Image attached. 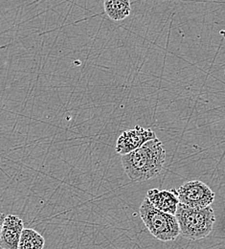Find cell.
I'll return each mask as SVG.
<instances>
[{
	"mask_svg": "<svg viewBox=\"0 0 225 249\" xmlns=\"http://www.w3.org/2000/svg\"><path fill=\"white\" fill-rule=\"evenodd\" d=\"M121 160L129 179L142 182L160 175L166 162V150L160 140L156 138L128 155L122 156Z\"/></svg>",
	"mask_w": 225,
	"mask_h": 249,
	"instance_id": "obj_1",
	"label": "cell"
},
{
	"mask_svg": "<svg viewBox=\"0 0 225 249\" xmlns=\"http://www.w3.org/2000/svg\"><path fill=\"white\" fill-rule=\"evenodd\" d=\"M174 216L178 222L180 235L191 241L201 240L209 236L216 221L211 206L193 209L178 203Z\"/></svg>",
	"mask_w": 225,
	"mask_h": 249,
	"instance_id": "obj_2",
	"label": "cell"
},
{
	"mask_svg": "<svg viewBox=\"0 0 225 249\" xmlns=\"http://www.w3.org/2000/svg\"><path fill=\"white\" fill-rule=\"evenodd\" d=\"M139 215L151 234L161 242L174 241L180 235L175 216L154 207L147 196L139 207Z\"/></svg>",
	"mask_w": 225,
	"mask_h": 249,
	"instance_id": "obj_3",
	"label": "cell"
},
{
	"mask_svg": "<svg viewBox=\"0 0 225 249\" xmlns=\"http://www.w3.org/2000/svg\"><path fill=\"white\" fill-rule=\"evenodd\" d=\"M179 203L193 209L211 206L215 199V193L200 180H191L175 189Z\"/></svg>",
	"mask_w": 225,
	"mask_h": 249,
	"instance_id": "obj_4",
	"label": "cell"
},
{
	"mask_svg": "<svg viewBox=\"0 0 225 249\" xmlns=\"http://www.w3.org/2000/svg\"><path fill=\"white\" fill-rule=\"evenodd\" d=\"M156 138H157L156 132L151 128L135 125L133 128L125 130L120 134L116 142L115 150L117 154L125 156L142 147L148 141Z\"/></svg>",
	"mask_w": 225,
	"mask_h": 249,
	"instance_id": "obj_5",
	"label": "cell"
},
{
	"mask_svg": "<svg viewBox=\"0 0 225 249\" xmlns=\"http://www.w3.org/2000/svg\"><path fill=\"white\" fill-rule=\"evenodd\" d=\"M23 231V220L17 216L8 215L4 218L0 244L2 249H17Z\"/></svg>",
	"mask_w": 225,
	"mask_h": 249,
	"instance_id": "obj_6",
	"label": "cell"
},
{
	"mask_svg": "<svg viewBox=\"0 0 225 249\" xmlns=\"http://www.w3.org/2000/svg\"><path fill=\"white\" fill-rule=\"evenodd\" d=\"M146 196L153 204V206L156 207V209L171 215H175L179 203L177 195L175 193V189H173L171 191H160L156 188H154L148 191Z\"/></svg>",
	"mask_w": 225,
	"mask_h": 249,
	"instance_id": "obj_7",
	"label": "cell"
},
{
	"mask_svg": "<svg viewBox=\"0 0 225 249\" xmlns=\"http://www.w3.org/2000/svg\"><path fill=\"white\" fill-rule=\"evenodd\" d=\"M104 9L110 19L121 21L130 15L131 4L130 0H104Z\"/></svg>",
	"mask_w": 225,
	"mask_h": 249,
	"instance_id": "obj_8",
	"label": "cell"
},
{
	"mask_svg": "<svg viewBox=\"0 0 225 249\" xmlns=\"http://www.w3.org/2000/svg\"><path fill=\"white\" fill-rule=\"evenodd\" d=\"M44 238L34 229H23L17 249H43Z\"/></svg>",
	"mask_w": 225,
	"mask_h": 249,
	"instance_id": "obj_9",
	"label": "cell"
},
{
	"mask_svg": "<svg viewBox=\"0 0 225 249\" xmlns=\"http://www.w3.org/2000/svg\"><path fill=\"white\" fill-rule=\"evenodd\" d=\"M5 215L0 213V238H1V231H2V225H3V221H4V218H5ZM0 249H2L1 248V244H0Z\"/></svg>",
	"mask_w": 225,
	"mask_h": 249,
	"instance_id": "obj_10",
	"label": "cell"
}]
</instances>
